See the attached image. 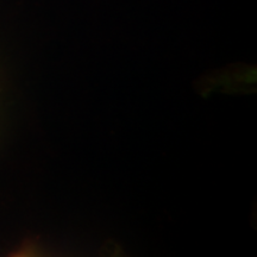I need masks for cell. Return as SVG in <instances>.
Returning a JSON list of instances; mask_svg holds the SVG:
<instances>
[]
</instances>
